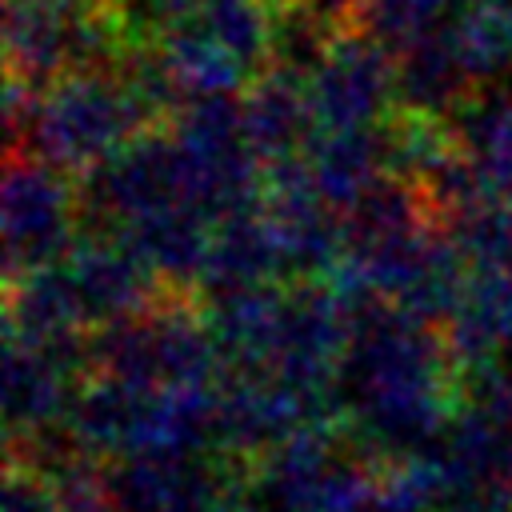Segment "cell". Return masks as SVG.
<instances>
[{"label":"cell","mask_w":512,"mask_h":512,"mask_svg":"<svg viewBox=\"0 0 512 512\" xmlns=\"http://www.w3.org/2000/svg\"><path fill=\"white\" fill-rule=\"evenodd\" d=\"M0 200L4 280L60 264L72 252L80 236V188L68 184V172L28 152H8Z\"/></svg>","instance_id":"obj_2"},{"label":"cell","mask_w":512,"mask_h":512,"mask_svg":"<svg viewBox=\"0 0 512 512\" xmlns=\"http://www.w3.org/2000/svg\"><path fill=\"white\" fill-rule=\"evenodd\" d=\"M152 388H132L124 380L100 376L92 372L76 396L72 408L64 416L68 436L96 460H120L132 452L136 444V428H140V412H144V396Z\"/></svg>","instance_id":"obj_9"},{"label":"cell","mask_w":512,"mask_h":512,"mask_svg":"<svg viewBox=\"0 0 512 512\" xmlns=\"http://www.w3.org/2000/svg\"><path fill=\"white\" fill-rule=\"evenodd\" d=\"M76 372L48 348L4 340V428L8 436H32L60 428L72 408Z\"/></svg>","instance_id":"obj_6"},{"label":"cell","mask_w":512,"mask_h":512,"mask_svg":"<svg viewBox=\"0 0 512 512\" xmlns=\"http://www.w3.org/2000/svg\"><path fill=\"white\" fill-rule=\"evenodd\" d=\"M300 156H304V164L316 180V192L336 212H348L388 172L384 124H372V128H316Z\"/></svg>","instance_id":"obj_8"},{"label":"cell","mask_w":512,"mask_h":512,"mask_svg":"<svg viewBox=\"0 0 512 512\" xmlns=\"http://www.w3.org/2000/svg\"><path fill=\"white\" fill-rule=\"evenodd\" d=\"M0 512H56L52 484H48L40 472L24 468V464H8Z\"/></svg>","instance_id":"obj_17"},{"label":"cell","mask_w":512,"mask_h":512,"mask_svg":"<svg viewBox=\"0 0 512 512\" xmlns=\"http://www.w3.org/2000/svg\"><path fill=\"white\" fill-rule=\"evenodd\" d=\"M472 4H488V8H504V12H512V0H472Z\"/></svg>","instance_id":"obj_19"},{"label":"cell","mask_w":512,"mask_h":512,"mask_svg":"<svg viewBox=\"0 0 512 512\" xmlns=\"http://www.w3.org/2000/svg\"><path fill=\"white\" fill-rule=\"evenodd\" d=\"M212 40H220L236 60L260 72L276 44V4L272 0H204L192 16Z\"/></svg>","instance_id":"obj_14"},{"label":"cell","mask_w":512,"mask_h":512,"mask_svg":"<svg viewBox=\"0 0 512 512\" xmlns=\"http://www.w3.org/2000/svg\"><path fill=\"white\" fill-rule=\"evenodd\" d=\"M12 152L84 176L152 124L120 72H68L44 92L4 108Z\"/></svg>","instance_id":"obj_1"},{"label":"cell","mask_w":512,"mask_h":512,"mask_svg":"<svg viewBox=\"0 0 512 512\" xmlns=\"http://www.w3.org/2000/svg\"><path fill=\"white\" fill-rule=\"evenodd\" d=\"M240 124H244L248 148L264 164L300 156L304 144L312 140V132L320 128L312 116V104H308L304 72L276 64V60L264 64L248 80V92L240 96Z\"/></svg>","instance_id":"obj_5"},{"label":"cell","mask_w":512,"mask_h":512,"mask_svg":"<svg viewBox=\"0 0 512 512\" xmlns=\"http://www.w3.org/2000/svg\"><path fill=\"white\" fill-rule=\"evenodd\" d=\"M464 396H472V400H480L484 408H488V416L500 424V432L512 440V372H488V376H480Z\"/></svg>","instance_id":"obj_18"},{"label":"cell","mask_w":512,"mask_h":512,"mask_svg":"<svg viewBox=\"0 0 512 512\" xmlns=\"http://www.w3.org/2000/svg\"><path fill=\"white\" fill-rule=\"evenodd\" d=\"M444 28H448V40H452L464 72L476 84L496 80L500 72L512 68V12L488 8V4H468Z\"/></svg>","instance_id":"obj_15"},{"label":"cell","mask_w":512,"mask_h":512,"mask_svg":"<svg viewBox=\"0 0 512 512\" xmlns=\"http://www.w3.org/2000/svg\"><path fill=\"white\" fill-rule=\"evenodd\" d=\"M308 104L320 128H372L384 124L396 100V52L364 28L336 32L304 72Z\"/></svg>","instance_id":"obj_3"},{"label":"cell","mask_w":512,"mask_h":512,"mask_svg":"<svg viewBox=\"0 0 512 512\" xmlns=\"http://www.w3.org/2000/svg\"><path fill=\"white\" fill-rule=\"evenodd\" d=\"M472 76L464 72L448 28H436L408 48L396 52V100L400 108L428 112V116H452L472 96Z\"/></svg>","instance_id":"obj_11"},{"label":"cell","mask_w":512,"mask_h":512,"mask_svg":"<svg viewBox=\"0 0 512 512\" xmlns=\"http://www.w3.org/2000/svg\"><path fill=\"white\" fill-rule=\"evenodd\" d=\"M64 268L92 328L152 312L168 296V284L116 232H80Z\"/></svg>","instance_id":"obj_4"},{"label":"cell","mask_w":512,"mask_h":512,"mask_svg":"<svg viewBox=\"0 0 512 512\" xmlns=\"http://www.w3.org/2000/svg\"><path fill=\"white\" fill-rule=\"evenodd\" d=\"M448 120L492 192L512 200V92H472Z\"/></svg>","instance_id":"obj_13"},{"label":"cell","mask_w":512,"mask_h":512,"mask_svg":"<svg viewBox=\"0 0 512 512\" xmlns=\"http://www.w3.org/2000/svg\"><path fill=\"white\" fill-rule=\"evenodd\" d=\"M116 236L168 284V288H196L208 264L212 248V220L196 208L172 204L144 212L136 220H124Z\"/></svg>","instance_id":"obj_7"},{"label":"cell","mask_w":512,"mask_h":512,"mask_svg":"<svg viewBox=\"0 0 512 512\" xmlns=\"http://www.w3.org/2000/svg\"><path fill=\"white\" fill-rule=\"evenodd\" d=\"M156 48H160L168 72L176 76L184 100H192V96H228V92L248 88V80L256 76L220 40H212L196 20H184L168 32H160Z\"/></svg>","instance_id":"obj_12"},{"label":"cell","mask_w":512,"mask_h":512,"mask_svg":"<svg viewBox=\"0 0 512 512\" xmlns=\"http://www.w3.org/2000/svg\"><path fill=\"white\" fill-rule=\"evenodd\" d=\"M464 304L488 324L500 348H512V260L500 268H476L464 288Z\"/></svg>","instance_id":"obj_16"},{"label":"cell","mask_w":512,"mask_h":512,"mask_svg":"<svg viewBox=\"0 0 512 512\" xmlns=\"http://www.w3.org/2000/svg\"><path fill=\"white\" fill-rule=\"evenodd\" d=\"M276 276H288V272H284V256H280V244H276V232L264 208L236 212L212 224V248H208V264L200 276L204 292L268 284Z\"/></svg>","instance_id":"obj_10"}]
</instances>
